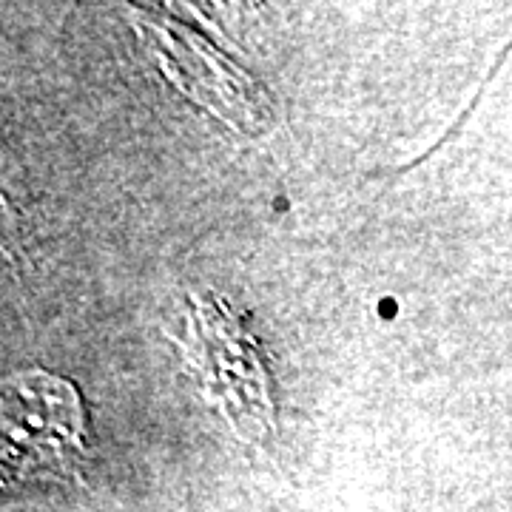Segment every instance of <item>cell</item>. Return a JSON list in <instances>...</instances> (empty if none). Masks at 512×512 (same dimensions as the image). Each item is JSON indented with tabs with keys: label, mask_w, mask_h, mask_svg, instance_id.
<instances>
[{
	"label": "cell",
	"mask_w": 512,
	"mask_h": 512,
	"mask_svg": "<svg viewBox=\"0 0 512 512\" xmlns=\"http://www.w3.org/2000/svg\"><path fill=\"white\" fill-rule=\"evenodd\" d=\"M86 453V421L72 384L23 370L3 384V476H72Z\"/></svg>",
	"instance_id": "7a4b0ae2"
},
{
	"label": "cell",
	"mask_w": 512,
	"mask_h": 512,
	"mask_svg": "<svg viewBox=\"0 0 512 512\" xmlns=\"http://www.w3.org/2000/svg\"><path fill=\"white\" fill-rule=\"evenodd\" d=\"M185 362L202 393L245 439H265L274 430V404L259 348L220 296H194L188 333L180 342Z\"/></svg>",
	"instance_id": "6da1fadb"
},
{
	"label": "cell",
	"mask_w": 512,
	"mask_h": 512,
	"mask_svg": "<svg viewBox=\"0 0 512 512\" xmlns=\"http://www.w3.org/2000/svg\"><path fill=\"white\" fill-rule=\"evenodd\" d=\"M134 26L157 55L163 72L183 89L197 106L211 111L237 131L262 134L271 126V106L265 92L231 60L191 35L177 20L154 12H134Z\"/></svg>",
	"instance_id": "3957f363"
}]
</instances>
